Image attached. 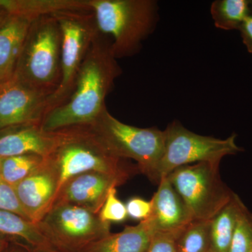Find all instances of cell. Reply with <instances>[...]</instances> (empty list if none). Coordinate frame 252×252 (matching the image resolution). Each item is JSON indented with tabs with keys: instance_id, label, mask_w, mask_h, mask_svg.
I'll list each match as a JSON object with an SVG mask.
<instances>
[{
	"instance_id": "ac0fdd59",
	"label": "cell",
	"mask_w": 252,
	"mask_h": 252,
	"mask_svg": "<svg viewBox=\"0 0 252 252\" xmlns=\"http://www.w3.org/2000/svg\"><path fill=\"white\" fill-rule=\"evenodd\" d=\"M245 207L240 197L233 193L228 203L211 220L208 252H230L235 226Z\"/></svg>"
},
{
	"instance_id": "30bf717a",
	"label": "cell",
	"mask_w": 252,
	"mask_h": 252,
	"mask_svg": "<svg viewBox=\"0 0 252 252\" xmlns=\"http://www.w3.org/2000/svg\"><path fill=\"white\" fill-rule=\"evenodd\" d=\"M48 99L14 76L0 81V130L26 124L41 125L47 112Z\"/></svg>"
},
{
	"instance_id": "277c9868",
	"label": "cell",
	"mask_w": 252,
	"mask_h": 252,
	"mask_svg": "<svg viewBox=\"0 0 252 252\" xmlns=\"http://www.w3.org/2000/svg\"><path fill=\"white\" fill-rule=\"evenodd\" d=\"M89 126L109 154L135 160L139 171L158 185V165L164 148L163 131L157 127L142 128L127 125L113 117L107 107Z\"/></svg>"
},
{
	"instance_id": "9c48e42d",
	"label": "cell",
	"mask_w": 252,
	"mask_h": 252,
	"mask_svg": "<svg viewBox=\"0 0 252 252\" xmlns=\"http://www.w3.org/2000/svg\"><path fill=\"white\" fill-rule=\"evenodd\" d=\"M51 246L62 252H77L111 233V223L87 209L57 204L36 223Z\"/></svg>"
},
{
	"instance_id": "8fae6325",
	"label": "cell",
	"mask_w": 252,
	"mask_h": 252,
	"mask_svg": "<svg viewBox=\"0 0 252 252\" xmlns=\"http://www.w3.org/2000/svg\"><path fill=\"white\" fill-rule=\"evenodd\" d=\"M127 180V177L103 172L80 174L69 179L63 185L54 205L69 204L99 214L109 190L124 185Z\"/></svg>"
},
{
	"instance_id": "484cf974",
	"label": "cell",
	"mask_w": 252,
	"mask_h": 252,
	"mask_svg": "<svg viewBox=\"0 0 252 252\" xmlns=\"http://www.w3.org/2000/svg\"><path fill=\"white\" fill-rule=\"evenodd\" d=\"M181 233L157 232L145 252H176V240Z\"/></svg>"
},
{
	"instance_id": "4fadbf2b",
	"label": "cell",
	"mask_w": 252,
	"mask_h": 252,
	"mask_svg": "<svg viewBox=\"0 0 252 252\" xmlns=\"http://www.w3.org/2000/svg\"><path fill=\"white\" fill-rule=\"evenodd\" d=\"M14 188L28 219L37 223L54 205L59 190V179L54 167L44 158L35 171Z\"/></svg>"
},
{
	"instance_id": "7a4b0ae2",
	"label": "cell",
	"mask_w": 252,
	"mask_h": 252,
	"mask_svg": "<svg viewBox=\"0 0 252 252\" xmlns=\"http://www.w3.org/2000/svg\"><path fill=\"white\" fill-rule=\"evenodd\" d=\"M99 32L112 36L117 59L137 54L158 21L154 0H88Z\"/></svg>"
},
{
	"instance_id": "3957f363",
	"label": "cell",
	"mask_w": 252,
	"mask_h": 252,
	"mask_svg": "<svg viewBox=\"0 0 252 252\" xmlns=\"http://www.w3.org/2000/svg\"><path fill=\"white\" fill-rule=\"evenodd\" d=\"M14 77L51 97L61 79V32L54 16L35 18L28 31Z\"/></svg>"
},
{
	"instance_id": "603a6c76",
	"label": "cell",
	"mask_w": 252,
	"mask_h": 252,
	"mask_svg": "<svg viewBox=\"0 0 252 252\" xmlns=\"http://www.w3.org/2000/svg\"><path fill=\"white\" fill-rule=\"evenodd\" d=\"M230 252H252V213L246 206L239 216Z\"/></svg>"
},
{
	"instance_id": "7402d4cb",
	"label": "cell",
	"mask_w": 252,
	"mask_h": 252,
	"mask_svg": "<svg viewBox=\"0 0 252 252\" xmlns=\"http://www.w3.org/2000/svg\"><path fill=\"white\" fill-rule=\"evenodd\" d=\"M211 220H193L176 240V252H208Z\"/></svg>"
},
{
	"instance_id": "4316f807",
	"label": "cell",
	"mask_w": 252,
	"mask_h": 252,
	"mask_svg": "<svg viewBox=\"0 0 252 252\" xmlns=\"http://www.w3.org/2000/svg\"><path fill=\"white\" fill-rule=\"evenodd\" d=\"M126 206L127 217L134 220L142 221L147 220L152 213V203L150 200L147 201L138 197L129 199Z\"/></svg>"
},
{
	"instance_id": "83f0119b",
	"label": "cell",
	"mask_w": 252,
	"mask_h": 252,
	"mask_svg": "<svg viewBox=\"0 0 252 252\" xmlns=\"http://www.w3.org/2000/svg\"><path fill=\"white\" fill-rule=\"evenodd\" d=\"M238 31L241 34L244 44L246 46L249 52L252 54V11L245 18Z\"/></svg>"
},
{
	"instance_id": "1f68e13d",
	"label": "cell",
	"mask_w": 252,
	"mask_h": 252,
	"mask_svg": "<svg viewBox=\"0 0 252 252\" xmlns=\"http://www.w3.org/2000/svg\"><path fill=\"white\" fill-rule=\"evenodd\" d=\"M5 15H6V14H4V12L0 11V21H1V20H2V18L4 17Z\"/></svg>"
},
{
	"instance_id": "f1b7e54d",
	"label": "cell",
	"mask_w": 252,
	"mask_h": 252,
	"mask_svg": "<svg viewBox=\"0 0 252 252\" xmlns=\"http://www.w3.org/2000/svg\"><path fill=\"white\" fill-rule=\"evenodd\" d=\"M9 242L6 239L0 236V252H9Z\"/></svg>"
},
{
	"instance_id": "44dd1931",
	"label": "cell",
	"mask_w": 252,
	"mask_h": 252,
	"mask_svg": "<svg viewBox=\"0 0 252 252\" xmlns=\"http://www.w3.org/2000/svg\"><path fill=\"white\" fill-rule=\"evenodd\" d=\"M44 160V158L34 154L0 158L1 181L14 187L35 171Z\"/></svg>"
},
{
	"instance_id": "7c38bea8",
	"label": "cell",
	"mask_w": 252,
	"mask_h": 252,
	"mask_svg": "<svg viewBox=\"0 0 252 252\" xmlns=\"http://www.w3.org/2000/svg\"><path fill=\"white\" fill-rule=\"evenodd\" d=\"M69 128L45 131L39 124H26L0 130V158L26 154L48 157L66 138Z\"/></svg>"
},
{
	"instance_id": "8992f818",
	"label": "cell",
	"mask_w": 252,
	"mask_h": 252,
	"mask_svg": "<svg viewBox=\"0 0 252 252\" xmlns=\"http://www.w3.org/2000/svg\"><path fill=\"white\" fill-rule=\"evenodd\" d=\"M53 16L61 32V79L57 90L48 99L46 114L69 99L81 64L100 33L92 11H63Z\"/></svg>"
},
{
	"instance_id": "6da1fadb",
	"label": "cell",
	"mask_w": 252,
	"mask_h": 252,
	"mask_svg": "<svg viewBox=\"0 0 252 252\" xmlns=\"http://www.w3.org/2000/svg\"><path fill=\"white\" fill-rule=\"evenodd\" d=\"M109 36L99 33L81 64L74 89L62 105L50 111L41 123L45 131L91 126L106 108L105 99L122 74Z\"/></svg>"
},
{
	"instance_id": "5bb4252c",
	"label": "cell",
	"mask_w": 252,
	"mask_h": 252,
	"mask_svg": "<svg viewBox=\"0 0 252 252\" xmlns=\"http://www.w3.org/2000/svg\"><path fill=\"white\" fill-rule=\"evenodd\" d=\"M152 200L150 220L155 233H181L193 219L168 178L162 177Z\"/></svg>"
},
{
	"instance_id": "d4e9b609",
	"label": "cell",
	"mask_w": 252,
	"mask_h": 252,
	"mask_svg": "<svg viewBox=\"0 0 252 252\" xmlns=\"http://www.w3.org/2000/svg\"><path fill=\"white\" fill-rule=\"evenodd\" d=\"M0 210L12 212L31 220L23 210L14 187L2 181H0Z\"/></svg>"
},
{
	"instance_id": "ffe728a7",
	"label": "cell",
	"mask_w": 252,
	"mask_h": 252,
	"mask_svg": "<svg viewBox=\"0 0 252 252\" xmlns=\"http://www.w3.org/2000/svg\"><path fill=\"white\" fill-rule=\"evenodd\" d=\"M210 12L215 26L224 31L239 30L251 12L249 0H216Z\"/></svg>"
},
{
	"instance_id": "ba28073f",
	"label": "cell",
	"mask_w": 252,
	"mask_h": 252,
	"mask_svg": "<svg viewBox=\"0 0 252 252\" xmlns=\"http://www.w3.org/2000/svg\"><path fill=\"white\" fill-rule=\"evenodd\" d=\"M220 163L203 162L175 169L166 176L193 220H211L233 192L221 180Z\"/></svg>"
},
{
	"instance_id": "d6a6232c",
	"label": "cell",
	"mask_w": 252,
	"mask_h": 252,
	"mask_svg": "<svg viewBox=\"0 0 252 252\" xmlns=\"http://www.w3.org/2000/svg\"><path fill=\"white\" fill-rule=\"evenodd\" d=\"M0 181H1V177H0Z\"/></svg>"
},
{
	"instance_id": "2e32d148",
	"label": "cell",
	"mask_w": 252,
	"mask_h": 252,
	"mask_svg": "<svg viewBox=\"0 0 252 252\" xmlns=\"http://www.w3.org/2000/svg\"><path fill=\"white\" fill-rule=\"evenodd\" d=\"M155 233L147 220L90 244L77 252H145Z\"/></svg>"
},
{
	"instance_id": "d6986e66",
	"label": "cell",
	"mask_w": 252,
	"mask_h": 252,
	"mask_svg": "<svg viewBox=\"0 0 252 252\" xmlns=\"http://www.w3.org/2000/svg\"><path fill=\"white\" fill-rule=\"evenodd\" d=\"M1 235L14 239L18 245L26 248L52 247L36 223L16 214L0 210V236Z\"/></svg>"
},
{
	"instance_id": "9a60e30c",
	"label": "cell",
	"mask_w": 252,
	"mask_h": 252,
	"mask_svg": "<svg viewBox=\"0 0 252 252\" xmlns=\"http://www.w3.org/2000/svg\"><path fill=\"white\" fill-rule=\"evenodd\" d=\"M33 18L6 14L0 21V81L14 76Z\"/></svg>"
},
{
	"instance_id": "4dcf8cb0",
	"label": "cell",
	"mask_w": 252,
	"mask_h": 252,
	"mask_svg": "<svg viewBox=\"0 0 252 252\" xmlns=\"http://www.w3.org/2000/svg\"><path fill=\"white\" fill-rule=\"evenodd\" d=\"M18 245V247H19V248H14V249H12V250H10L9 249V252H29L27 250H26V248H23V246H21V245Z\"/></svg>"
},
{
	"instance_id": "f546056e",
	"label": "cell",
	"mask_w": 252,
	"mask_h": 252,
	"mask_svg": "<svg viewBox=\"0 0 252 252\" xmlns=\"http://www.w3.org/2000/svg\"><path fill=\"white\" fill-rule=\"evenodd\" d=\"M30 252H62L53 248L32 249Z\"/></svg>"
},
{
	"instance_id": "5b68a950",
	"label": "cell",
	"mask_w": 252,
	"mask_h": 252,
	"mask_svg": "<svg viewBox=\"0 0 252 252\" xmlns=\"http://www.w3.org/2000/svg\"><path fill=\"white\" fill-rule=\"evenodd\" d=\"M44 158L57 174L58 193L67 181L80 174L99 172L129 179L139 171L138 167L109 154L89 126L69 127L64 140Z\"/></svg>"
},
{
	"instance_id": "e0dca14e",
	"label": "cell",
	"mask_w": 252,
	"mask_h": 252,
	"mask_svg": "<svg viewBox=\"0 0 252 252\" xmlns=\"http://www.w3.org/2000/svg\"><path fill=\"white\" fill-rule=\"evenodd\" d=\"M0 11L35 19L63 11L91 10L88 0H0Z\"/></svg>"
},
{
	"instance_id": "cb8c5ba5",
	"label": "cell",
	"mask_w": 252,
	"mask_h": 252,
	"mask_svg": "<svg viewBox=\"0 0 252 252\" xmlns=\"http://www.w3.org/2000/svg\"><path fill=\"white\" fill-rule=\"evenodd\" d=\"M101 220L107 223H122L127 220L126 204L117 196V188L109 190L103 206L99 212Z\"/></svg>"
},
{
	"instance_id": "52a82bcc",
	"label": "cell",
	"mask_w": 252,
	"mask_h": 252,
	"mask_svg": "<svg viewBox=\"0 0 252 252\" xmlns=\"http://www.w3.org/2000/svg\"><path fill=\"white\" fill-rule=\"evenodd\" d=\"M163 152L157 169L158 182L178 167L198 162L220 163L226 156L243 151L236 143L237 135L226 139L198 135L174 121L163 130Z\"/></svg>"
}]
</instances>
